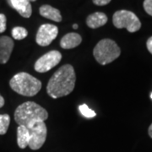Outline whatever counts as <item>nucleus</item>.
<instances>
[{
	"label": "nucleus",
	"mask_w": 152,
	"mask_h": 152,
	"mask_svg": "<svg viewBox=\"0 0 152 152\" xmlns=\"http://www.w3.org/2000/svg\"><path fill=\"white\" fill-rule=\"evenodd\" d=\"M11 34L15 40L20 41L27 37L28 31L26 28L21 27V26H16V27L13 28Z\"/></svg>",
	"instance_id": "dca6fc26"
},
{
	"label": "nucleus",
	"mask_w": 152,
	"mask_h": 152,
	"mask_svg": "<svg viewBox=\"0 0 152 152\" xmlns=\"http://www.w3.org/2000/svg\"><path fill=\"white\" fill-rule=\"evenodd\" d=\"M14 41L7 36L0 37V64H5L14 49Z\"/></svg>",
	"instance_id": "1a4fd4ad"
},
{
	"label": "nucleus",
	"mask_w": 152,
	"mask_h": 152,
	"mask_svg": "<svg viewBox=\"0 0 152 152\" xmlns=\"http://www.w3.org/2000/svg\"><path fill=\"white\" fill-rule=\"evenodd\" d=\"M10 124V117L8 114H0V135L5 134Z\"/></svg>",
	"instance_id": "2eb2a0df"
},
{
	"label": "nucleus",
	"mask_w": 152,
	"mask_h": 152,
	"mask_svg": "<svg viewBox=\"0 0 152 152\" xmlns=\"http://www.w3.org/2000/svg\"><path fill=\"white\" fill-rule=\"evenodd\" d=\"M113 23L118 29L125 28L129 32L134 33L141 28V22L135 14L129 10H118L113 16Z\"/></svg>",
	"instance_id": "39448f33"
},
{
	"label": "nucleus",
	"mask_w": 152,
	"mask_h": 152,
	"mask_svg": "<svg viewBox=\"0 0 152 152\" xmlns=\"http://www.w3.org/2000/svg\"><path fill=\"white\" fill-rule=\"evenodd\" d=\"M62 59L61 53L57 50H53L42 55L35 64V70L38 73H46L53 69Z\"/></svg>",
	"instance_id": "0eeeda50"
},
{
	"label": "nucleus",
	"mask_w": 152,
	"mask_h": 152,
	"mask_svg": "<svg viewBox=\"0 0 152 152\" xmlns=\"http://www.w3.org/2000/svg\"><path fill=\"white\" fill-rule=\"evenodd\" d=\"M146 47L147 49H148V51L152 54V37H151L147 40Z\"/></svg>",
	"instance_id": "412c9836"
},
{
	"label": "nucleus",
	"mask_w": 152,
	"mask_h": 152,
	"mask_svg": "<svg viewBox=\"0 0 152 152\" xmlns=\"http://www.w3.org/2000/svg\"><path fill=\"white\" fill-rule=\"evenodd\" d=\"M30 132V142L29 145L31 150L37 151L44 145L47 139L48 129L44 122H37L27 128Z\"/></svg>",
	"instance_id": "423d86ee"
},
{
	"label": "nucleus",
	"mask_w": 152,
	"mask_h": 152,
	"mask_svg": "<svg viewBox=\"0 0 152 152\" xmlns=\"http://www.w3.org/2000/svg\"><path fill=\"white\" fill-rule=\"evenodd\" d=\"M39 12H40V15L44 18H47L55 22L62 21V15H61L60 11L52 6L48 5V4L41 6L39 9Z\"/></svg>",
	"instance_id": "ddd939ff"
},
{
	"label": "nucleus",
	"mask_w": 152,
	"mask_h": 152,
	"mask_svg": "<svg viewBox=\"0 0 152 152\" xmlns=\"http://www.w3.org/2000/svg\"><path fill=\"white\" fill-rule=\"evenodd\" d=\"M81 42L82 37L78 33H68L61 39L60 46L64 49H72L78 47Z\"/></svg>",
	"instance_id": "9b49d317"
},
{
	"label": "nucleus",
	"mask_w": 152,
	"mask_h": 152,
	"mask_svg": "<svg viewBox=\"0 0 152 152\" xmlns=\"http://www.w3.org/2000/svg\"><path fill=\"white\" fill-rule=\"evenodd\" d=\"M79 110H80V113L85 118H95L96 116V112H94L93 110L90 108L86 104H82V105H80L79 107Z\"/></svg>",
	"instance_id": "f3484780"
},
{
	"label": "nucleus",
	"mask_w": 152,
	"mask_h": 152,
	"mask_svg": "<svg viewBox=\"0 0 152 152\" xmlns=\"http://www.w3.org/2000/svg\"><path fill=\"white\" fill-rule=\"evenodd\" d=\"M93 3L98 6H104L108 4L112 0H92Z\"/></svg>",
	"instance_id": "aec40b11"
},
{
	"label": "nucleus",
	"mask_w": 152,
	"mask_h": 152,
	"mask_svg": "<svg viewBox=\"0 0 152 152\" xmlns=\"http://www.w3.org/2000/svg\"><path fill=\"white\" fill-rule=\"evenodd\" d=\"M75 81L74 67L71 64H65L60 67L51 77L47 86V92L53 99L66 96L74 91Z\"/></svg>",
	"instance_id": "f257e3e1"
},
{
	"label": "nucleus",
	"mask_w": 152,
	"mask_h": 152,
	"mask_svg": "<svg viewBox=\"0 0 152 152\" xmlns=\"http://www.w3.org/2000/svg\"><path fill=\"white\" fill-rule=\"evenodd\" d=\"M121 54L120 48L111 39H102L96 45L93 50L95 59L101 65H106L117 59Z\"/></svg>",
	"instance_id": "20e7f679"
},
{
	"label": "nucleus",
	"mask_w": 152,
	"mask_h": 152,
	"mask_svg": "<svg viewBox=\"0 0 152 152\" xmlns=\"http://www.w3.org/2000/svg\"><path fill=\"white\" fill-rule=\"evenodd\" d=\"M143 7L147 14L152 16V0H145Z\"/></svg>",
	"instance_id": "a211bd4d"
},
{
	"label": "nucleus",
	"mask_w": 152,
	"mask_h": 152,
	"mask_svg": "<svg viewBox=\"0 0 152 152\" xmlns=\"http://www.w3.org/2000/svg\"><path fill=\"white\" fill-rule=\"evenodd\" d=\"M78 27H79V26H78L77 24H74V25H73V28H74V29H78Z\"/></svg>",
	"instance_id": "b1692460"
},
{
	"label": "nucleus",
	"mask_w": 152,
	"mask_h": 152,
	"mask_svg": "<svg viewBox=\"0 0 152 152\" xmlns=\"http://www.w3.org/2000/svg\"><path fill=\"white\" fill-rule=\"evenodd\" d=\"M8 4L24 18H30L32 14V7L27 0H8Z\"/></svg>",
	"instance_id": "9d476101"
},
{
	"label": "nucleus",
	"mask_w": 152,
	"mask_h": 152,
	"mask_svg": "<svg viewBox=\"0 0 152 152\" xmlns=\"http://www.w3.org/2000/svg\"><path fill=\"white\" fill-rule=\"evenodd\" d=\"M58 28L54 25L44 24L42 25L38 29L36 42L39 46L47 47L53 42V41L58 37Z\"/></svg>",
	"instance_id": "6e6552de"
},
{
	"label": "nucleus",
	"mask_w": 152,
	"mask_h": 152,
	"mask_svg": "<svg viewBox=\"0 0 152 152\" xmlns=\"http://www.w3.org/2000/svg\"><path fill=\"white\" fill-rule=\"evenodd\" d=\"M4 103H5V102H4V98L3 97V96L0 95V108H1V107H3L4 106Z\"/></svg>",
	"instance_id": "4be33fe9"
},
{
	"label": "nucleus",
	"mask_w": 152,
	"mask_h": 152,
	"mask_svg": "<svg viewBox=\"0 0 152 152\" xmlns=\"http://www.w3.org/2000/svg\"><path fill=\"white\" fill-rule=\"evenodd\" d=\"M151 99H152V93H151Z\"/></svg>",
	"instance_id": "a878e982"
},
{
	"label": "nucleus",
	"mask_w": 152,
	"mask_h": 152,
	"mask_svg": "<svg viewBox=\"0 0 152 152\" xmlns=\"http://www.w3.org/2000/svg\"><path fill=\"white\" fill-rule=\"evenodd\" d=\"M27 1H29V2L31 3V2H35V1H37V0H27Z\"/></svg>",
	"instance_id": "393cba45"
},
{
	"label": "nucleus",
	"mask_w": 152,
	"mask_h": 152,
	"mask_svg": "<svg viewBox=\"0 0 152 152\" xmlns=\"http://www.w3.org/2000/svg\"><path fill=\"white\" fill-rule=\"evenodd\" d=\"M7 18L4 14H0V33H4L6 31Z\"/></svg>",
	"instance_id": "6ab92c4d"
},
{
	"label": "nucleus",
	"mask_w": 152,
	"mask_h": 152,
	"mask_svg": "<svg viewBox=\"0 0 152 152\" xmlns=\"http://www.w3.org/2000/svg\"><path fill=\"white\" fill-rule=\"evenodd\" d=\"M148 133H149V135L150 137L152 139V124L150 125V127H149V129H148Z\"/></svg>",
	"instance_id": "5701e85b"
},
{
	"label": "nucleus",
	"mask_w": 152,
	"mask_h": 152,
	"mask_svg": "<svg viewBox=\"0 0 152 152\" xmlns=\"http://www.w3.org/2000/svg\"><path fill=\"white\" fill-rule=\"evenodd\" d=\"M15 121L17 124L31 127L37 122H45L48 113L45 108L34 102H26L20 105L15 111Z\"/></svg>",
	"instance_id": "f03ea898"
},
{
	"label": "nucleus",
	"mask_w": 152,
	"mask_h": 152,
	"mask_svg": "<svg viewBox=\"0 0 152 152\" xmlns=\"http://www.w3.org/2000/svg\"><path fill=\"white\" fill-rule=\"evenodd\" d=\"M30 132L25 126H18L17 128V144L20 149H26L30 142Z\"/></svg>",
	"instance_id": "4468645a"
},
{
	"label": "nucleus",
	"mask_w": 152,
	"mask_h": 152,
	"mask_svg": "<svg viewBox=\"0 0 152 152\" xmlns=\"http://www.w3.org/2000/svg\"><path fill=\"white\" fill-rule=\"evenodd\" d=\"M10 86L15 91L24 96H34L42 89V82L26 72L18 73L10 80Z\"/></svg>",
	"instance_id": "7ed1b4c3"
},
{
	"label": "nucleus",
	"mask_w": 152,
	"mask_h": 152,
	"mask_svg": "<svg viewBox=\"0 0 152 152\" xmlns=\"http://www.w3.org/2000/svg\"><path fill=\"white\" fill-rule=\"evenodd\" d=\"M107 22V16L102 12H96L87 17V26L91 29L102 27Z\"/></svg>",
	"instance_id": "f8f14e48"
}]
</instances>
